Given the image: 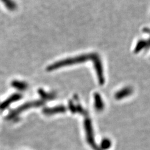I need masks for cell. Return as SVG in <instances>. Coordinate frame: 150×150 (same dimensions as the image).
<instances>
[{
    "instance_id": "1",
    "label": "cell",
    "mask_w": 150,
    "mask_h": 150,
    "mask_svg": "<svg viewBox=\"0 0 150 150\" xmlns=\"http://www.w3.org/2000/svg\"><path fill=\"white\" fill-rule=\"evenodd\" d=\"M91 55L90 54H83L75 57L67 58L65 59H61L54 62L52 64L49 65L46 70L47 71H52L57 70L62 67L66 66H70L75 64H80L85 62L86 61L90 60Z\"/></svg>"
},
{
    "instance_id": "2",
    "label": "cell",
    "mask_w": 150,
    "mask_h": 150,
    "mask_svg": "<svg viewBox=\"0 0 150 150\" xmlns=\"http://www.w3.org/2000/svg\"><path fill=\"white\" fill-rule=\"evenodd\" d=\"M90 60L92 62L94 69L96 73L97 79L98 83L100 85H103L105 82L104 71L102 64V60L100 57V56L97 53H91L90 54Z\"/></svg>"
},
{
    "instance_id": "3",
    "label": "cell",
    "mask_w": 150,
    "mask_h": 150,
    "mask_svg": "<svg viewBox=\"0 0 150 150\" xmlns=\"http://www.w3.org/2000/svg\"><path fill=\"white\" fill-rule=\"evenodd\" d=\"M83 127L86 133V141L88 145L93 150H101L97 145L94 137L93 129L91 119L89 117H86L83 122Z\"/></svg>"
},
{
    "instance_id": "4",
    "label": "cell",
    "mask_w": 150,
    "mask_h": 150,
    "mask_svg": "<svg viewBox=\"0 0 150 150\" xmlns=\"http://www.w3.org/2000/svg\"><path fill=\"white\" fill-rule=\"evenodd\" d=\"M43 105H44V102L42 100L27 102V103L22 105L21 106L18 107L15 110H14L11 113H10L7 116V118L10 120L14 118L23 111H25L28 110L31 108H33V107H40V106H43Z\"/></svg>"
},
{
    "instance_id": "5",
    "label": "cell",
    "mask_w": 150,
    "mask_h": 150,
    "mask_svg": "<svg viewBox=\"0 0 150 150\" xmlns=\"http://www.w3.org/2000/svg\"><path fill=\"white\" fill-rule=\"evenodd\" d=\"M22 98L21 94L19 93H15L9 97L6 100L4 101L2 103L0 104V110L4 111L12 104L13 102H16L18 100H20Z\"/></svg>"
},
{
    "instance_id": "6",
    "label": "cell",
    "mask_w": 150,
    "mask_h": 150,
    "mask_svg": "<svg viewBox=\"0 0 150 150\" xmlns=\"http://www.w3.org/2000/svg\"><path fill=\"white\" fill-rule=\"evenodd\" d=\"M66 111V108L64 106H57L53 107L45 108L42 111L45 115H52L58 113H64Z\"/></svg>"
},
{
    "instance_id": "7",
    "label": "cell",
    "mask_w": 150,
    "mask_h": 150,
    "mask_svg": "<svg viewBox=\"0 0 150 150\" xmlns=\"http://www.w3.org/2000/svg\"><path fill=\"white\" fill-rule=\"evenodd\" d=\"M133 88L131 87L128 86L124 87L115 93V98L117 100H122L124 98L131 95L133 93Z\"/></svg>"
},
{
    "instance_id": "8",
    "label": "cell",
    "mask_w": 150,
    "mask_h": 150,
    "mask_svg": "<svg viewBox=\"0 0 150 150\" xmlns=\"http://www.w3.org/2000/svg\"><path fill=\"white\" fill-rule=\"evenodd\" d=\"M93 100H94V106L96 110L100 112L102 111L105 108V103L103 101L102 97L100 94L96 92L93 95Z\"/></svg>"
},
{
    "instance_id": "9",
    "label": "cell",
    "mask_w": 150,
    "mask_h": 150,
    "mask_svg": "<svg viewBox=\"0 0 150 150\" xmlns=\"http://www.w3.org/2000/svg\"><path fill=\"white\" fill-rule=\"evenodd\" d=\"M11 86L18 91H25L28 88L27 83L21 81H13L11 82Z\"/></svg>"
},
{
    "instance_id": "10",
    "label": "cell",
    "mask_w": 150,
    "mask_h": 150,
    "mask_svg": "<svg viewBox=\"0 0 150 150\" xmlns=\"http://www.w3.org/2000/svg\"><path fill=\"white\" fill-rule=\"evenodd\" d=\"M6 7L9 11H14L17 8V5L13 0H1Z\"/></svg>"
},
{
    "instance_id": "11",
    "label": "cell",
    "mask_w": 150,
    "mask_h": 150,
    "mask_svg": "<svg viewBox=\"0 0 150 150\" xmlns=\"http://www.w3.org/2000/svg\"><path fill=\"white\" fill-rule=\"evenodd\" d=\"M38 94L40 95L41 97L43 100H53L54 98H55V96H54V94L47 93V92L44 91L42 89L38 90Z\"/></svg>"
},
{
    "instance_id": "12",
    "label": "cell",
    "mask_w": 150,
    "mask_h": 150,
    "mask_svg": "<svg viewBox=\"0 0 150 150\" xmlns=\"http://www.w3.org/2000/svg\"><path fill=\"white\" fill-rule=\"evenodd\" d=\"M146 40H141L138 41V42L136 44V46L134 49V52L136 54H137L141 51L144 48H146Z\"/></svg>"
},
{
    "instance_id": "13",
    "label": "cell",
    "mask_w": 150,
    "mask_h": 150,
    "mask_svg": "<svg viewBox=\"0 0 150 150\" xmlns=\"http://www.w3.org/2000/svg\"><path fill=\"white\" fill-rule=\"evenodd\" d=\"M112 146L111 140L108 139H104L102 140L100 144V149L101 150H107L109 149Z\"/></svg>"
},
{
    "instance_id": "14",
    "label": "cell",
    "mask_w": 150,
    "mask_h": 150,
    "mask_svg": "<svg viewBox=\"0 0 150 150\" xmlns=\"http://www.w3.org/2000/svg\"><path fill=\"white\" fill-rule=\"evenodd\" d=\"M69 107L70 109V111L72 113H77L76 111V106H75L74 103L72 101H70L69 103Z\"/></svg>"
},
{
    "instance_id": "15",
    "label": "cell",
    "mask_w": 150,
    "mask_h": 150,
    "mask_svg": "<svg viewBox=\"0 0 150 150\" xmlns=\"http://www.w3.org/2000/svg\"><path fill=\"white\" fill-rule=\"evenodd\" d=\"M146 41V49L147 50V49H149L150 48V38H149V40H147Z\"/></svg>"
},
{
    "instance_id": "16",
    "label": "cell",
    "mask_w": 150,
    "mask_h": 150,
    "mask_svg": "<svg viewBox=\"0 0 150 150\" xmlns=\"http://www.w3.org/2000/svg\"><path fill=\"white\" fill-rule=\"evenodd\" d=\"M144 31H145V32L147 33H149L150 35V28H145L144 30Z\"/></svg>"
}]
</instances>
